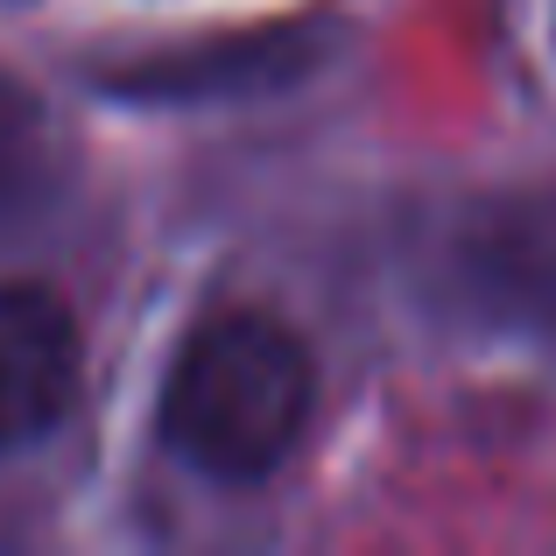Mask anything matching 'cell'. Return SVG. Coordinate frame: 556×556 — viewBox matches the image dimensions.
Returning <instances> with one entry per match:
<instances>
[{
	"label": "cell",
	"mask_w": 556,
	"mask_h": 556,
	"mask_svg": "<svg viewBox=\"0 0 556 556\" xmlns=\"http://www.w3.org/2000/svg\"><path fill=\"white\" fill-rule=\"evenodd\" d=\"M317 402L311 345L268 311H212L190 325L163 380V444L204 479H268L296 451Z\"/></svg>",
	"instance_id": "obj_1"
},
{
	"label": "cell",
	"mask_w": 556,
	"mask_h": 556,
	"mask_svg": "<svg viewBox=\"0 0 556 556\" xmlns=\"http://www.w3.org/2000/svg\"><path fill=\"white\" fill-rule=\"evenodd\" d=\"M437 303L493 339H556V190H493L437 232Z\"/></svg>",
	"instance_id": "obj_2"
},
{
	"label": "cell",
	"mask_w": 556,
	"mask_h": 556,
	"mask_svg": "<svg viewBox=\"0 0 556 556\" xmlns=\"http://www.w3.org/2000/svg\"><path fill=\"white\" fill-rule=\"evenodd\" d=\"M325 56H331V22H268V28H240V36L155 50L141 64L113 71L106 85L121 99H149V106L155 99L163 106H204V99H247V92L296 85Z\"/></svg>",
	"instance_id": "obj_3"
},
{
	"label": "cell",
	"mask_w": 556,
	"mask_h": 556,
	"mask_svg": "<svg viewBox=\"0 0 556 556\" xmlns=\"http://www.w3.org/2000/svg\"><path fill=\"white\" fill-rule=\"evenodd\" d=\"M78 317L42 282H0V451L50 437L78 402Z\"/></svg>",
	"instance_id": "obj_4"
},
{
	"label": "cell",
	"mask_w": 556,
	"mask_h": 556,
	"mask_svg": "<svg viewBox=\"0 0 556 556\" xmlns=\"http://www.w3.org/2000/svg\"><path fill=\"white\" fill-rule=\"evenodd\" d=\"M64 169L71 155H64L50 106L14 71H0V226L42 212L56 198V184H64Z\"/></svg>",
	"instance_id": "obj_5"
}]
</instances>
